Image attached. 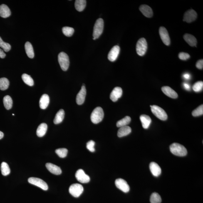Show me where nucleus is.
<instances>
[{"label":"nucleus","instance_id":"nucleus-40","mask_svg":"<svg viewBox=\"0 0 203 203\" xmlns=\"http://www.w3.org/2000/svg\"><path fill=\"white\" fill-rule=\"evenodd\" d=\"M95 143L94 141L93 140H90L87 142V148L90 151L93 152L95 151Z\"/></svg>","mask_w":203,"mask_h":203},{"label":"nucleus","instance_id":"nucleus-42","mask_svg":"<svg viewBox=\"0 0 203 203\" xmlns=\"http://www.w3.org/2000/svg\"><path fill=\"white\" fill-rule=\"evenodd\" d=\"M196 67L199 69H202L203 68V60H199L196 64Z\"/></svg>","mask_w":203,"mask_h":203},{"label":"nucleus","instance_id":"nucleus-1","mask_svg":"<svg viewBox=\"0 0 203 203\" xmlns=\"http://www.w3.org/2000/svg\"><path fill=\"white\" fill-rule=\"evenodd\" d=\"M170 152L174 155L179 157H184L187 155V149L184 146L178 143H174L170 146Z\"/></svg>","mask_w":203,"mask_h":203},{"label":"nucleus","instance_id":"nucleus-29","mask_svg":"<svg viewBox=\"0 0 203 203\" xmlns=\"http://www.w3.org/2000/svg\"><path fill=\"white\" fill-rule=\"evenodd\" d=\"M3 102L5 108L7 110L11 109L13 106V100L9 96H6L3 99Z\"/></svg>","mask_w":203,"mask_h":203},{"label":"nucleus","instance_id":"nucleus-30","mask_svg":"<svg viewBox=\"0 0 203 203\" xmlns=\"http://www.w3.org/2000/svg\"><path fill=\"white\" fill-rule=\"evenodd\" d=\"M131 118L130 117L127 116L122 119L121 120H119L117 122L116 125L117 127H120L126 126L130 123Z\"/></svg>","mask_w":203,"mask_h":203},{"label":"nucleus","instance_id":"nucleus-34","mask_svg":"<svg viewBox=\"0 0 203 203\" xmlns=\"http://www.w3.org/2000/svg\"><path fill=\"white\" fill-rule=\"evenodd\" d=\"M150 202L151 203H161L162 202V198L157 193H153L150 196Z\"/></svg>","mask_w":203,"mask_h":203},{"label":"nucleus","instance_id":"nucleus-26","mask_svg":"<svg viewBox=\"0 0 203 203\" xmlns=\"http://www.w3.org/2000/svg\"><path fill=\"white\" fill-rule=\"evenodd\" d=\"M25 49L28 57L33 58L34 57V51L32 45L29 42H26L25 44Z\"/></svg>","mask_w":203,"mask_h":203},{"label":"nucleus","instance_id":"nucleus-25","mask_svg":"<svg viewBox=\"0 0 203 203\" xmlns=\"http://www.w3.org/2000/svg\"><path fill=\"white\" fill-rule=\"evenodd\" d=\"M48 126L45 123H42L38 126L37 130V135L38 137H41L45 135L47 131Z\"/></svg>","mask_w":203,"mask_h":203},{"label":"nucleus","instance_id":"nucleus-38","mask_svg":"<svg viewBox=\"0 0 203 203\" xmlns=\"http://www.w3.org/2000/svg\"><path fill=\"white\" fill-rule=\"evenodd\" d=\"M0 47L2 48L6 52H9L11 50V46L9 43L5 42L0 37Z\"/></svg>","mask_w":203,"mask_h":203},{"label":"nucleus","instance_id":"nucleus-37","mask_svg":"<svg viewBox=\"0 0 203 203\" xmlns=\"http://www.w3.org/2000/svg\"><path fill=\"white\" fill-rule=\"evenodd\" d=\"M203 87V82L200 81L196 82L193 86V89L196 92H199L202 91Z\"/></svg>","mask_w":203,"mask_h":203},{"label":"nucleus","instance_id":"nucleus-39","mask_svg":"<svg viewBox=\"0 0 203 203\" xmlns=\"http://www.w3.org/2000/svg\"><path fill=\"white\" fill-rule=\"evenodd\" d=\"M203 114V105H201L194 110L192 112L194 117H197L202 115Z\"/></svg>","mask_w":203,"mask_h":203},{"label":"nucleus","instance_id":"nucleus-5","mask_svg":"<svg viewBox=\"0 0 203 203\" xmlns=\"http://www.w3.org/2000/svg\"><path fill=\"white\" fill-rule=\"evenodd\" d=\"M104 27L103 20L101 18H99L97 20L94 26L93 37L97 39L103 33Z\"/></svg>","mask_w":203,"mask_h":203},{"label":"nucleus","instance_id":"nucleus-45","mask_svg":"<svg viewBox=\"0 0 203 203\" xmlns=\"http://www.w3.org/2000/svg\"><path fill=\"white\" fill-rule=\"evenodd\" d=\"M183 78L186 80H189L190 78V75L189 73H185L183 75Z\"/></svg>","mask_w":203,"mask_h":203},{"label":"nucleus","instance_id":"nucleus-32","mask_svg":"<svg viewBox=\"0 0 203 203\" xmlns=\"http://www.w3.org/2000/svg\"><path fill=\"white\" fill-rule=\"evenodd\" d=\"M22 79L24 83L30 86H32L34 84L33 78L29 75L24 73L22 75Z\"/></svg>","mask_w":203,"mask_h":203},{"label":"nucleus","instance_id":"nucleus-36","mask_svg":"<svg viewBox=\"0 0 203 203\" xmlns=\"http://www.w3.org/2000/svg\"><path fill=\"white\" fill-rule=\"evenodd\" d=\"M55 152L61 158H64L66 157L68 153V149L65 148H60L57 149Z\"/></svg>","mask_w":203,"mask_h":203},{"label":"nucleus","instance_id":"nucleus-3","mask_svg":"<svg viewBox=\"0 0 203 203\" xmlns=\"http://www.w3.org/2000/svg\"><path fill=\"white\" fill-rule=\"evenodd\" d=\"M58 60L61 69L67 71L69 66V59L68 55L64 52H61L58 55Z\"/></svg>","mask_w":203,"mask_h":203},{"label":"nucleus","instance_id":"nucleus-9","mask_svg":"<svg viewBox=\"0 0 203 203\" xmlns=\"http://www.w3.org/2000/svg\"><path fill=\"white\" fill-rule=\"evenodd\" d=\"M115 185L117 188L124 193H127L130 191V187L127 182L123 179L119 178L115 181Z\"/></svg>","mask_w":203,"mask_h":203},{"label":"nucleus","instance_id":"nucleus-6","mask_svg":"<svg viewBox=\"0 0 203 203\" xmlns=\"http://www.w3.org/2000/svg\"><path fill=\"white\" fill-rule=\"evenodd\" d=\"M147 49V44L145 38H142L139 39L137 43L136 51L139 56L145 55Z\"/></svg>","mask_w":203,"mask_h":203},{"label":"nucleus","instance_id":"nucleus-13","mask_svg":"<svg viewBox=\"0 0 203 203\" xmlns=\"http://www.w3.org/2000/svg\"><path fill=\"white\" fill-rule=\"evenodd\" d=\"M120 48L119 46H115L111 49L108 55V59L110 61L114 62L116 60L119 54Z\"/></svg>","mask_w":203,"mask_h":203},{"label":"nucleus","instance_id":"nucleus-4","mask_svg":"<svg viewBox=\"0 0 203 203\" xmlns=\"http://www.w3.org/2000/svg\"><path fill=\"white\" fill-rule=\"evenodd\" d=\"M152 113L158 118L162 120H166L167 119V115L165 111L157 105H150Z\"/></svg>","mask_w":203,"mask_h":203},{"label":"nucleus","instance_id":"nucleus-12","mask_svg":"<svg viewBox=\"0 0 203 203\" xmlns=\"http://www.w3.org/2000/svg\"><path fill=\"white\" fill-rule=\"evenodd\" d=\"M197 17V14L193 10H189L186 12L184 16L183 21L189 23L195 21Z\"/></svg>","mask_w":203,"mask_h":203},{"label":"nucleus","instance_id":"nucleus-48","mask_svg":"<svg viewBox=\"0 0 203 203\" xmlns=\"http://www.w3.org/2000/svg\"><path fill=\"white\" fill-rule=\"evenodd\" d=\"M13 115H14V114H13Z\"/></svg>","mask_w":203,"mask_h":203},{"label":"nucleus","instance_id":"nucleus-28","mask_svg":"<svg viewBox=\"0 0 203 203\" xmlns=\"http://www.w3.org/2000/svg\"><path fill=\"white\" fill-rule=\"evenodd\" d=\"M86 6V1L85 0H76L75 6L77 11L81 12L85 9Z\"/></svg>","mask_w":203,"mask_h":203},{"label":"nucleus","instance_id":"nucleus-20","mask_svg":"<svg viewBox=\"0 0 203 203\" xmlns=\"http://www.w3.org/2000/svg\"><path fill=\"white\" fill-rule=\"evenodd\" d=\"M11 14L10 10L7 6L2 4L0 6V16L2 18H6L9 17Z\"/></svg>","mask_w":203,"mask_h":203},{"label":"nucleus","instance_id":"nucleus-31","mask_svg":"<svg viewBox=\"0 0 203 203\" xmlns=\"http://www.w3.org/2000/svg\"><path fill=\"white\" fill-rule=\"evenodd\" d=\"M1 169L2 174L3 175L7 176L10 173V169L9 166L6 162H3L2 163Z\"/></svg>","mask_w":203,"mask_h":203},{"label":"nucleus","instance_id":"nucleus-46","mask_svg":"<svg viewBox=\"0 0 203 203\" xmlns=\"http://www.w3.org/2000/svg\"><path fill=\"white\" fill-rule=\"evenodd\" d=\"M4 133H3L2 132H1V131H0V140L3 138V137H4Z\"/></svg>","mask_w":203,"mask_h":203},{"label":"nucleus","instance_id":"nucleus-11","mask_svg":"<svg viewBox=\"0 0 203 203\" xmlns=\"http://www.w3.org/2000/svg\"><path fill=\"white\" fill-rule=\"evenodd\" d=\"M159 34L164 44L169 46L170 44V40L166 29L164 27H161L159 29Z\"/></svg>","mask_w":203,"mask_h":203},{"label":"nucleus","instance_id":"nucleus-43","mask_svg":"<svg viewBox=\"0 0 203 203\" xmlns=\"http://www.w3.org/2000/svg\"><path fill=\"white\" fill-rule=\"evenodd\" d=\"M183 85L184 88H185V90H188V91H189V90H190V86L188 83H184L183 84Z\"/></svg>","mask_w":203,"mask_h":203},{"label":"nucleus","instance_id":"nucleus-16","mask_svg":"<svg viewBox=\"0 0 203 203\" xmlns=\"http://www.w3.org/2000/svg\"><path fill=\"white\" fill-rule=\"evenodd\" d=\"M149 168L152 174L155 177H158L162 173V169L158 164L154 162H151Z\"/></svg>","mask_w":203,"mask_h":203},{"label":"nucleus","instance_id":"nucleus-23","mask_svg":"<svg viewBox=\"0 0 203 203\" xmlns=\"http://www.w3.org/2000/svg\"><path fill=\"white\" fill-rule=\"evenodd\" d=\"M184 38L186 42L191 46H195L197 44V40L195 37L192 35L186 33L184 35Z\"/></svg>","mask_w":203,"mask_h":203},{"label":"nucleus","instance_id":"nucleus-19","mask_svg":"<svg viewBox=\"0 0 203 203\" xmlns=\"http://www.w3.org/2000/svg\"><path fill=\"white\" fill-rule=\"evenodd\" d=\"M46 166L48 170L52 174L59 175L61 174L62 171L60 167L53 164L47 163L46 164Z\"/></svg>","mask_w":203,"mask_h":203},{"label":"nucleus","instance_id":"nucleus-21","mask_svg":"<svg viewBox=\"0 0 203 203\" xmlns=\"http://www.w3.org/2000/svg\"><path fill=\"white\" fill-rule=\"evenodd\" d=\"M50 101L49 97L48 95L44 94L40 99L39 104L40 108L43 110L47 108Z\"/></svg>","mask_w":203,"mask_h":203},{"label":"nucleus","instance_id":"nucleus-14","mask_svg":"<svg viewBox=\"0 0 203 203\" xmlns=\"http://www.w3.org/2000/svg\"><path fill=\"white\" fill-rule=\"evenodd\" d=\"M86 95V89L84 85H83L81 90L77 95L76 102L79 105L83 104L85 101Z\"/></svg>","mask_w":203,"mask_h":203},{"label":"nucleus","instance_id":"nucleus-2","mask_svg":"<svg viewBox=\"0 0 203 203\" xmlns=\"http://www.w3.org/2000/svg\"><path fill=\"white\" fill-rule=\"evenodd\" d=\"M104 117L103 109L100 107H97L93 110L91 115V120L93 123L98 124L101 122Z\"/></svg>","mask_w":203,"mask_h":203},{"label":"nucleus","instance_id":"nucleus-15","mask_svg":"<svg viewBox=\"0 0 203 203\" xmlns=\"http://www.w3.org/2000/svg\"><path fill=\"white\" fill-rule=\"evenodd\" d=\"M123 91L120 87H116L114 88L110 94V98L112 101L116 102L122 96Z\"/></svg>","mask_w":203,"mask_h":203},{"label":"nucleus","instance_id":"nucleus-10","mask_svg":"<svg viewBox=\"0 0 203 203\" xmlns=\"http://www.w3.org/2000/svg\"><path fill=\"white\" fill-rule=\"evenodd\" d=\"M77 180L82 183H87L90 181V178L85 174L82 169H80L77 171L75 174Z\"/></svg>","mask_w":203,"mask_h":203},{"label":"nucleus","instance_id":"nucleus-24","mask_svg":"<svg viewBox=\"0 0 203 203\" xmlns=\"http://www.w3.org/2000/svg\"><path fill=\"white\" fill-rule=\"evenodd\" d=\"M131 128L127 126L120 127L117 132V135L119 137H122L129 135L131 132Z\"/></svg>","mask_w":203,"mask_h":203},{"label":"nucleus","instance_id":"nucleus-22","mask_svg":"<svg viewBox=\"0 0 203 203\" xmlns=\"http://www.w3.org/2000/svg\"><path fill=\"white\" fill-rule=\"evenodd\" d=\"M140 120L141 121L142 127L144 129L149 128L151 123V119L150 117L146 115H142L140 116Z\"/></svg>","mask_w":203,"mask_h":203},{"label":"nucleus","instance_id":"nucleus-41","mask_svg":"<svg viewBox=\"0 0 203 203\" xmlns=\"http://www.w3.org/2000/svg\"><path fill=\"white\" fill-rule=\"evenodd\" d=\"M190 55L188 53H180L179 54V58L180 59L183 60H186L190 58Z\"/></svg>","mask_w":203,"mask_h":203},{"label":"nucleus","instance_id":"nucleus-17","mask_svg":"<svg viewBox=\"0 0 203 203\" xmlns=\"http://www.w3.org/2000/svg\"><path fill=\"white\" fill-rule=\"evenodd\" d=\"M162 90L164 94L173 99L177 98L178 94L172 88L169 86H164L162 87Z\"/></svg>","mask_w":203,"mask_h":203},{"label":"nucleus","instance_id":"nucleus-33","mask_svg":"<svg viewBox=\"0 0 203 203\" xmlns=\"http://www.w3.org/2000/svg\"><path fill=\"white\" fill-rule=\"evenodd\" d=\"M10 85V82L7 78H2L0 79V90H5L7 89Z\"/></svg>","mask_w":203,"mask_h":203},{"label":"nucleus","instance_id":"nucleus-47","mask_svg":"<svg viewBox=\"0 0 203 203\" xmlns=\"http://www.w3.org/2000/svg\"><path fill=\"white\" fill-rule=\"evenodd\" d=\"M93 39L94 40H96V38L93 37Z\"/></svg>","mask_w":203,"mask_h":203},{"label":"nucleus","instance_id":"nucleus-35","mask_svg":"<svg viewBox=\"0 0 203 203\" xmlns=\"http://www.w3.org/2000/svg\"><path fill=\"white\" fill-rule=\"evenodd\" d=\"M62 31L65 36L70 37H71L74 33V29L73 28L65 26L62 28Z\"/></svg>","mask_w":203,"mask_h":203},{"label":"nucleus","instance_id":"nucleus-7","mask_svg":"<svg viewBox=\"0 0 203 203\" xmlns=\"http://www.w3.org/2000/svg\"><path fill=\"white\" fill-rule=\"evenodd\" d=\"M84 191L83 186L80 184L76 183L72 184L69 189L70 193L75 197H78L82 194Z\"/></svg>","mask_w":203,"mask_h":203},{"label":"nucleus","instance_id":"nucleus-8","mask_svg":"<svg viewBox=\"0 0 203 203\" xmlns=\"http://www.w3.org/2000/svg\"><path fill=\"white\" fill-rule=\"evenodd\" d=\"M29 183L40 188L44 190H47L48 189V184L41 179L35 177H31L28 179Z\"/></svg>","mask_w":203,"mask_h":203},{"label":"nucleus","instance_id":"nucleus-44","mask_svg":"<svg viewBox=\"0 0 203 203\" xmlns=\"http://www.w3.org/2000/svg\"><path fill=\"white\" fill-rule=\"evenodd\" d=\"M6 57V53H4V52L2 49H0V58H4Z\"/></svg>","mask_w":203,"mask_h":203},{"label":"nucleus","instance_id":"nucleus-27","mask_svg":"<svg viewBox=\"0 0 203 203\" xmlns=\"http://www.w3.org/2000/svg\"><path fill=\"white\" fill-rule=\"evenodd\" d=\"M65 112L63 109L60 110L57 112L53 122L55 124H58L61 123L64 119Z\"/></svg>","mask_w":203,"mask_h":203},{"label":"nucleus","instance_id":"nucleus-18","mask_svg":"<svg viewBox=\"0 0 203 203\" xmlns=\"http://www.w3.org/2000/svg\"><path fill=\"white\" fill-rule=\"evenodd\" d=\"M139 10L142 14L146 17L148 18H152L153 13L152 8L147 5H142L140 6Z\"/></svg>","mask_w":203,"mask_h":203}]
</instances>
